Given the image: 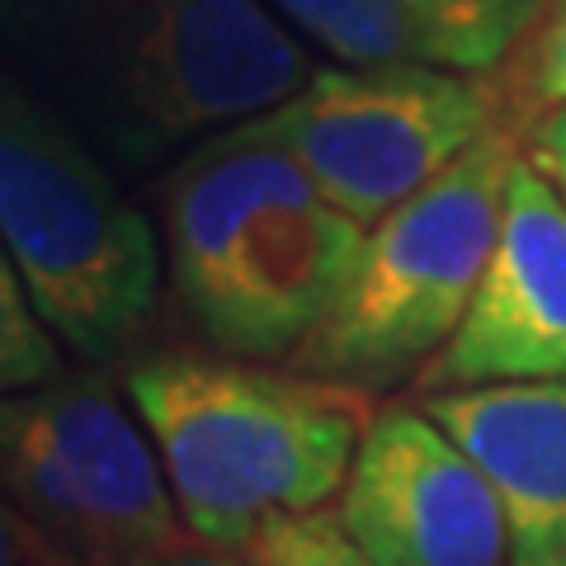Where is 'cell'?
I'll list each match as a JSON object with an SVG mask.
<instances>
[{
    "label": "cell",
    "instance_id": "cell-1",
    "mask_svg": "<svg viewBox=\"0 0 566 566\" xmlns=\"http://www.w3.org/2000/svg\"><path fill=\"white\" fill-rule=\"evenodd\" d=\"M0 48L123 180L279 109L316 71L270 0H0Z\"/></svg>",
    "mask_w": 566,
    "mask_h": 566
},
{
    "label": "cell",
    "instance_id": "cell-2",
    "mask_svg": "<svg viewBox=\"0 0 566 566\" xmlns=\"http://www.w3.org/2000/svg\"><path fill=\"white\" fill-rule=\"evenodd\" d=\"M364 232L255 118L199 142L161 185L175 307L237 359H293L345 293Z\"/></svg>",
    "mask_w": 566,
    "mask_h": 566
},
{
    "label": "cell",
    "instance_id": "cell-3",
    "mask_svg": "<svg viewBox=\"0 0 566 566\" xmlns=\"http://www.w3.org/2000/svg\"><path fill=\"white\" fill-rule=\"evenodd\" d=\"M189 534L245 547L260 524L340 501L378 406L303 368L237 354H151L123 378Z\"/></svg>",
    "mask_w": 566,
    "mask_h": 566
},
{
    "label": "cell",
    "instance_id": "cell-4",
    "mask_svg": "<svg viewBox=\"0 0 566 566\" xmlns=\"http://www.w3.org/2000/svg\"><path fill=\"white\" fill-rule=\"evenodd\" d=\"M123 175L24 85L0 81V245L76 364L123 359L156 312L161 232Z\"/></svg>",
    "mask_w": 566,
    "mask_h": 566
},
{
    "label": "cell",
    "instance_id": "cell-5",
    "mask_svg": "<svg viewBox=\"0 0 566 566\" xmlns=\"http://www.w3.org/2000/svg\"><path fill=\"white\" fill-rule=\"evenodd\" d=\"M520 133L495 128L378 222L335 307L293 354V368L359 392H392L453 340L491 260Z\"/></svg>",
    "mask_w": 566,
    "mask_h": 566
},
{
    "label": "cell",
    "instance_id": "cell-6",
    "mask_svg": "<svg viewBox=\"0 0 566 566\" xmlns=\"http://www.w3.org/2000/svg\"><path fill=\"white\" fill-rule=\"evenodd\" d=\"M0 495L76 566H133L185 534L147 424L99 378L0 392Z\"/></svg>",
    "mask_w": 566,
    "mask_h": 566
},
{
    "label": "cell",
    "instance_id": "cell-7",
    "mask_svg": "<svg viewBox=\"0 0 566 566\" xmlns=\"http://www.w3.org/2000/svg\"><path fill=\"white\" fill-rule=\"evenodd\" d=\"M354 222H378L495 128H510L491 71L434 62L316 66L279 109L255 118Z\"/></svg>",
    "mask_w": 566,
    "mask_h": 566
},
{
    "label": "cell",
    "instance_id": "cell-8",
    "mask_svg": "<svg viewBox=\"0 0 566 566\" xmlns=\"http://www.w3.org/2000/svg\"><path fill=\"white\" fill-rule=\"evenodd\" d=\"M335 515L374 566L515 562L501 495L420 401L374 411Z\"/></svg>",
    "mask_w": 566,
    "mask_h": 566
},
{
    "label": "cell",
    "instance_id": "cell-9",
    "mask_svg": "<svg viewBox=\"0 0 566 566\" xmlns=\"http://www.w3.org/2000/svg\"><path fill=\"white\" fill-rule=\"evenodd\" d=\"M566 374V199L515 156L491 260L453 340L420 368V392Z\"/></svg>",
    "mask_w": 566,
    "mask_h": 566
},
{
    "label": "cell",
    "instance_id": "cell-10",
    "mask_svg": "<svg viewBox=\"0 0 566 566\" xmlns=\"http://www.w3.org/2000/svg\"><path fill=\"white\" fill-rule=\"evenodd\" d=\"M420 406L501 495L515 562L566 547V374L420 392Z\"/></svg>",
    "mask_w": 566,
    "mask_h": 566
},
{
    "label": "cell",
    "instance_id": "cell-11",
    "mask_svg": "<svg viewBox=\"0 0 566 566\" xmlns=\"http://www.w3.org/2000/svg\"><path fill=\"white\" fill-rule=\"evenodd\" d=\"M270 10L289 20L312 48H322L331 62L345 66L434 62L472 71L463 52L401 0H270Z\"/></svg>",
    "mask_w": 566,
    "mask_h": 566
},
{
    "label": "cell",
    "instance_id": "cell-12",
    "mask_svg": "<svg viewBox=\"0 0 566 566\" xmlns=\"http://www.w3.org/2000/svg\"><path fill=\"white\" fill-rule=\"evenodd\" d=\"M510 71L501 76L510 128H524L528 118L566 104V0H538L534 20L524 24L515 48L505 52Z\"/></svg>",
    "mask_w": 566,
    "mask_h": 566
},
{
    "label": "cell",
    "instance_id": "cell-13",
    "mask_svg": "<svg viewBox=\"0 0 566 566\" xmlns=\"http://www.w3.org/2000/svg\"><path fill=\"white\" fill-rule=\"evenodd\" d=\"M62 378V345L0 245V392H24Z\"/></svg>",
    "mask_w": 566,
    "mask_h": 566
},
{
    "label": "cell",
    "instance_id": "cell-14",
    "mask_svg": "<svg viewBox=\"0 0 566 566\" xmlns=\"http://www.w3.org/2000/svg\"><path fill=\"white\" fill-rule=\"evenodd\" d=\"M401 6L444 33L472 71H495L534 20L538 0H401Z\"/></svg>",
    "mask_w": 566,
    "mask_h": 566
},
{
    "label": "cell",
    "instance_id": "cell-15",
    "mask_svg": "<svg viewBox=\"0 0 566 566\" xmlns=\"http://www.w3.org/2000/svg\"><path fill=\"white\" fill-rule=\"evenodd\" d=\"M245 553L255 566H374L335 510H307V515H279L260 524Z\"/></svg>",
    "mask_w": 566,
    "mask_h": 566
},
{
    "label": "cell",
    "instance_id": "cell-16",
    "mask_svg": "<svg viewBox=\"0 0 566 566\" xmlns=\"http://www.w3.org/2000/svg\"><path fill=\"white\" fill-rule=\"evenodd\" d=\"M520 151H524V161L566 199V104L524 123L520 128Z\"/></svg>",
    "mask_w": 566,
    "mask_h": 566
},
{
    "label": "cell",
    "instance_id": "cell-17",
    "mask_svg": "<svg viewBox=\"0 0 566 566\" xmlns=\"http://www.w3.org/2000/svg\"><path fill=\"white\" fill-rule=\"evenodd\" d=\"M133 566H255V562H251L245 547L208 543V538H199V534H189V528H185L180 538H170L166 547H156V553H147Z\"/></svg>",
    "mask_w": 566,
    "mask_h": 566
},
{
    "label": "cell",
    "instance_id": "cell-18",
    "mask_svg": "<svg viewBox=\"0 0 566 566\" xmlns=\"http://www.w3.org/2000/svg\"><path fill=\"white\" fill-rule=\"evenodd\" d=\"M0 566H33L24 553L20 524H14V510H0Z\"/></svg>",
    "mask_w": 566,
    "mask_h": 566
},
{
    "label": "cell",
    "instance_id": "cell-19",
    "mask_svg": "<svg viewBox=\"0 0 566 566\" xmlns=\"http://www.w3.org/2000/svg\"><path fill=\"white\" fill-rule=\"evenodd\" d=\"M515 566H566V547H557V553H547L538 562H515Z\"/></svg>",
    "mask_w": 566,
    "mask_h": 566
}]
</instances>
